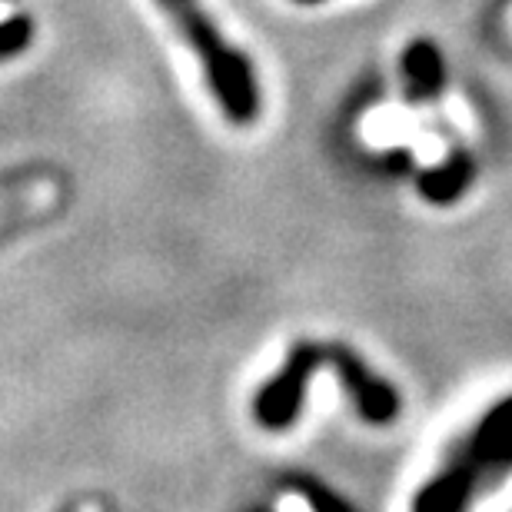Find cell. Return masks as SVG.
I'll list each match as a JSON object with an SVG mask.
<instances>
[{
    "mask_svg": "<svg viewBox=\"0 0 512 512\" xmlns=\"http://www.w3.org/2000/svg\"><path fill=\"white\" fill-rule=\"evenodd\" d=\"M512 476V393L496 399L456 439L439 469L416 489L409 512H473Z\"/></svg>",
    "mask_w": 512,
    "mask_h": 512,
    "instance_id": "1",
    "label": "cell"
},
{
    "mask_svg": "<svg viewBox=\"0 0 512 512\" xmlns=\"http://www.w3.org/2000/svg\"><path fill=\"white\" fill-rule=\"evenodd\" d=\"M153 4L173 20L183 44L193 50L220 114L237 127L256 124L263 97L253 64L243 50H237L220 34V27L213 24L207 7H203V0H153Z\"/></svg>",
    "mask_w": 512,
    "mask_h": 512,
    "instance_id": "2",
    "label": "cell"
},
{
    "mask_svg": "<svg viewBox=\"0 0 512 512\" xmlns=\"http://www.w3.org/2000/svg\"><path fill=\"white\" fill-rule=\"evenodd\" d=\"M326 366V343H296L283 366L260 386L253 399V416L263 429H290L296 423L313 376Z\"/></svg>",
    "mask_w": 512,
    "mask_h": 512,
    "instance_id": "3",
    "label": "cell"
},
{
    "mask_svg": "<svg viewBox=\"0 0 512 512\" xmlns=\"http://www.w3.org/2000/svg\"><path fill=\"white\" fill-rule=\"evenodd\" d=\"M326 366L340 376L343 389L350 393L360 419L373 426H386L399 416V393L393 383H386L380 373H373L360 353L350 346L326 343Z\"/></svg>",
    "mask_w": 512,
    "mask_h": 512,
    "instance_id": "4",
    "label": "cell"
},
{
    "mask_svg": "<svg viewBox=\"0 0 512 512\" xmlns=\"http://www.w3.org/2000/svg\"><path fill=\"white\" fill-rule=\"evenodd\" d=\"M406 94L413 100H433L443 90V57L429 40H416L403 54Z\"/></svg>",
    "mask_w": 512,
    "mask_h": 512,
    "instance_id": "5",
    "label": "cell"
},
{
    "mask_svg": "<svg viewBox=\"0 0 512 512\" xmlns=\"http://www.w3.org/2000/svg\"><path fill=\"white\" fill-rule=\"evenodd\" d=\"M469 177H473V163H469L466 153H453V157L446 163H439L436 170L423 173L419 193H423L429 203H453L456 197H463Z\"/></svg>",
    "mask_w": 512,
    "mask_h": 512,
    "instance_id": "6",
    "label": "cell"
},
{
    "mask_svg": "<svg viewBox=\"0 0 512 512\" xmlns=\"http://www.w3.org/2000/svg\"><path fill=\"white\" fill-rule=\"evenodd\" d=\"M30 37H34V27H30L27 17H10V20H0V60L20 54L27 50Z\"/></svg>",
    "mask_w": 512,
    "mask_h": 512,
    "instance_id": "7",
    "label": "cell"
},
{
    "mask_svg": "<svg viewBox=\"0 0 512 512\" xmlns=\"http://www.w3.org/2000/svg\"><path fill=\"white\" fill-rule=\"evenodd\" d=\"M306 4H316V0H306Z\"/></svg>",
    "mask_w": 512,
    "mask_h": 512,
    "instance_id": "8",
    "label": "cell"
}]
</instances>
